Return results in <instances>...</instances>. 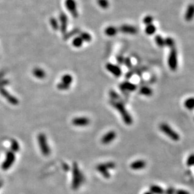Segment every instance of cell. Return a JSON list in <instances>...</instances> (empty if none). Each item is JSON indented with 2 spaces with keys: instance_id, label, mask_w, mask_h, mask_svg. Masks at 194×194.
<instances>
[{
  "instance_id": "obj_1",
  "label": "cell",
  "mask_w": 194,
  "mask_h": 194,
  "mask_svg": "<svg viewBox=\"0 0 194 194\" xmlns=\"http://www.w3.org/2000/svg\"><path fill=\"white\" fill-rule=\"evenodd\" d=\"M110 104L119 112L123 119L124 122L126 124L130 125L131 124H132V118L130 116V114L128 113L122 102H118L117 101H111Z\"/></svg>"
},
{
  "instance_id": "obj_2",
  "label": "cell",
  "mask_w": 194,
  "mask_h": 194,
  "mask_svg": "<svg viewBox=\"0 0 194 194\" xmlns=\"http://www.w3.org/2000/svg\"><path fill=\"white\" fill-rule=\"evenodd\" d=\"M84 176L81 171L80 170L78 165L76 163H75L73 168L72 188L73 189H78L84 181Z\"/></svg>"
},
{
  "instance_id": "obj_3",
  "label": "cell",
  "mask_w": 194,
  "mask_h": 194,
  "mask_svg": "<svg viewBox=\"0 0 194 194\" xmlns=\"http://www.w3.org/2000/svg\"><path fill=\"white\" fill-rule=\"evenodd\" d=\"M160 130L165 134L168 138L174 141H179L180 137L178 133H176L173 128H171L167 123H161L159 125Z\"/></svg>"
},
{
  "instance_id": "obj_4",
  "label": "cell",
  "mask_w": 194,
  "mask_h": 194,
  "mask_svg": "<svg viewBox=\"0 0 194 194\" xmlns=\"http://www.w3.org/2000/svg\"><path fill=\"white\" fill-rule=\"evenodd\" d=\"M38 143L39 146L41 149V151L43 154V155L47 156L50 155V148L49 146L47 138L46 135L43 133H40L38 136Z\"/></svg>"
},
{
  "instance_id": "obj_5",
  "label": "cell",
  "mask_w": 194,
  "mask_h": 194,
  "mask_svg": "<svg viewBox=\"0 0 194 194\" xmlns=\"http://www.w3.org/2000/svg\"><path fill=\"white\" fill-rule=\"evenodd\" d=\"M168 64L169 69L175 71L178 67V55H177V51L176 49L172 48L169 52L168 60Z\"/></svg>"
},
{
  "instance_id": "obj_6",
  "label": "cell",
  "mask_w": 194,
  "mask_h": 194,
  "mask_svg": "<svg viewBox=\"0 0 194 194\" xmlns=\"http://www.w3.org/2000/svg\"><path fill=\"white\" fill-rule=\"evenodd\" d=\"M15 161V155L14 154V152L12 151H8L6 155L5 160L3 161L2 166L3 170H7L8 169H9L14 163Z\"/></svg>"
},
{
  "instance_id": "obj_7",
  "label": "cell",
  "mask_w": 194,
  "mask_h": 194,
  "mask_svg": "<svg viewBox=\"0 0 194 194\" xmlns=\"http://www.w3.org/2000/svg\"><path fill=\"white\" fill-rule=\"evenodd\" d=\"M65 6L74 18L78 17L77 5L75 0H66Z\"/></svg>"
},
{
  "instance_id": "obj_8",
  "label": "cell",
  "mask_w": 194,
  "mask_h": 194,
  "mask_svg": "<svg viewBox=\"0 0 194 194\" xmlns=\"http://www.w3.org/2000/svg\"><path fill=\"white\" fill-rule=\"evenodd\" d=\"M59 20H60V25H59V29L61 32L63 34H65L67 32L68 29V18L67 15L61 12L59 15Z\"/></svg>"
},
{
  "instance_id": "obj_9",
  "label": "cell",
  "mask_w": 194,
  "mask_h": 194,
  "mask_svg": "<svg viewBox=\"0 0 194 194\" xmlns=\"http://www.w3.org/2000/svg\"><path fill=\"white\" fill-rule=\"evenodd\" d=\"M0 94L2 95L3 97H4L5 99H7V101L10 102V104L13 105H17L19 103V101L17 98L13 96L12 94H10L6 89H5L3 87L0 88Z\"/></svg>"
},
{
  "instance_id": "obj_10",
  "label": "cell",
  "mask_w": 194,
  "mask_h": 194,
  "mask_svg": "<svg viewBox=\"0 0 194 194\" xmlns=\"http://www.w3.org/2000/svg\"><path fill=\"white\" fill-rule=\"evenodd\" d=\"M105 67L108 71L112 73L116 77H119L122 74V70L119 66L114 65L111 63H107Z\"/></svg>"
},
{
  "instance_id": "obj_11",
  "label": "cell",
  "mask_w": 194,
  "mask_h": 194,
  "mask_svg": "<svg viewBox=\"0 0 194 194\" xmlns=\"http://www.w3.org/2000/svg\"><path fill=\"white\" fill-rule=\"evenodd\" d=\"M90 123V119L86 117H78L73 119L72 123L75 126L84 127L88 126Z\"/></svg>"
},
{
  "instance_id": "obj_12",
  "label": "cell",
  "mask_w": 194,
  "mask_h": 194,
  "mask_svg": "<svg viewBox=\"0 0 194 194\" xmlns=\"http://www.w3.org/2000/svg\"><path fill=\"white\" fill-rule=\"evenodd\" d=\"M117 134L114 131H110L106 133L102 138V143L104 144H109L112 142L116 138Z\"/></svg>"
},
{
  "instance_id": "obj_13",
  "label": "cell",
  "mask_w": 194,
  "mask_h": 194,
  "mask_svg": "<svg viewBox=\"0 0 194 194\" xmlns=\"http://www.w3.org/2000/svg\"><path fill=\"white\" fill-rule=\"evenodd\" d=\"M119 30L124 34H129L132 35H134L137 33V29L135 27L128 25H122L120 27Z\"/></svg>"
},
{
  "instance_id": "obj_14",
  "label": "cell",
  "mask_w": 194,
  "mask_h": 194,
  "mask_svg": "<svg viewBox=\"0 0 194 194\" xmlns=\"http://www.w3.org/2000/svg\"><path fill=\"white\" fill-rule=\"evenodd\" d=\"M120 89L122 91H134L137 89V86L130 82L125 81L120 84Z\"/></svg>"
},
{
  "instance_id": "obj_15",
  "label": "cell",
  "mask_w": 194,
  "mask_h": 194,
  "mask_svg": "<svg viewBox=\"0 0 194 194\" xmlns=\"http://www.w3.org/2000/svg\"><path fill=\"white\" fill-rule=\"evenodd\" d=\"M130 166L132 170H141V169L144 168L146 166V163L145 161L142 160H136L132 162L130 164Z\"/></svg>"
},
{
  "instance_id": "obj_16",
  "label": "cell",
  "mask_w": 194,
  "mask_h": 194,
  "mask_svg": "<svg viewBox=\"0 0 194 194\" xmlns=\"http://www.w3.org/2000/svg\"><path fill=\"white\" fill-rule=\"evenodd\" d=\"M194 17V5L190 4L188 7L185 12V19L187 22H190Z\"/></svg>"
},
{
  "instance_id": "obj_17",
  "label": "cell",
  "mask_w": 194,
  "mask_h": 194,
  "mask_svg": "<svg viewBox=\"0 0 194 194\" xmlns=\"http://www.w3.org/2000/svg\"><path fill=\"white\" fill-rule=\"evenodd\" d=\"M97 170L99 171L102 176L105 178H109L110 177V174L108 171L107 168L105 166L104 164H100L97 166Z\"/></svg>"
},
{
  "instance_id": "obj_18",
  "label": "cell",
  "mask_w": 194,
  "mask_h": 194,
  "mask_svg": "<svg viewBox=\"0 0 194 194\" xmlns=\"http://www.w3.org/2000/svg\"><path fill=\"white\" fill-rule=\"evenodd\" d=\"M119 29H117L116 27L114 26H110L105 29V34L108 37H114L117 35L118 33Z\"/></svg>"
},
{
  "instance_id": "obj_19",
  "label": "cell",
  "mask_w": 194,
  "mask_h": 194,
  "mask_svg": "<svg viewBox=\"0 0 194 194\" xmlns=\"http://www.w3.org/2000/svg\"><path fill=\"white\" fill-rule=\"evenodd\" d=\"M149 190L152 194H164V190L162 187L156 185H151Z\"/></svg>"
},
{
  "instance_id": "obj_20",
  "label": "cell",
  "mask_w": 194,
  "mask_h": 194,
  "mask_svg": "<svg viewBox=\"0 0 194 194\" xmlns=\"http://www.w3.org/2000/svg\"><path fill=\"white\" fill-rule=\"evenodd\" d=\"M33 74L38 79H44L46 77V72L41 68H35L33 71Z\"/></svg>"
},
{
  "instance_id": "obj_21",
  "label": "cell",
  "mask_w": 194,
  "mask_h": 194,
  "mask_svg": "<svg viewBox=\"0 0 194 194\" xmlns=\"http://www.w3.org/2000/svg\"><path fill=\"white\" fill-rule=\"evenodd\" d=\"M185 107L189 109L192 110L194 109V97H190L186 99V101L184 102Z\"/></svg>"
},
{
  "instance_id": "obj_22",
  "label": "cell",
  "mask_w": 194,
  "mask_h": 194,
  "mask_svg": "<svg viewBox=\"0 0 194 194\" xmlns=\"http://www.w3.org/2000/svg\"><path fill=\"white\" fill-rule=\"evenodd\" d=\"M80 30L79 29H78V28H77V29H73V30L70 31L69 32L66 33V34H64V35L63 39H64V40H68L69 39H70L71 37H73L74 35L80 34Z\"/></svg>"
},
{
  "instance_id": "obj_23",
  "label": "cell",
  "mask_w": 194,
  "mask_h": 194,
  "mask_svg": "<svg viewBox=\"0 0 194 194\" xmlns=\"http://www.w3.org/2000/svg\"><path fill=\"white\" fill-rule=\"evenodd\" d=\"M139 92L146 96H151L152 94V91L148 87H142L140 90H139Z\"/></svg>"
},
{
  "instance_id": "obj_24",
  "label": "cell",
  "mask_w": 194,
  "mask_h": 194,
  "mask_svg": "<svg viewBox=\"0 0 194 194\" xmlns=\"http://www.w3.org/2000/svg\"><path fill=\"white\" fill-rule=\"evenodd\" d=\"M72 44H73V45L75 47L80 48L83 45V40H82V39L80 37H76L73 39Z\"/></svg>"
},
{
  "instance_id": "obj_25",
  "label": "cell",
  "mask_w": 194,
  "mask_h": 194,
  "mask_svg": "<svg viewBox=\"0 0 194 194\" xmlns=\"http://www.w3.org/2000/svg\"><path fill=\"white\" fill-rule=\"evenodd\" d=\"M156 27L152 24H150L146 26L145 29V32L148 35H153L156 32Z\"/></svg>"
},
{
  "instance_id": "obj_26",
  "label": "cell",
  "mask_w": 194,
  "mask_h": 194,
  "mask_svg": "<svg viewBox=\"0 0 194 194\" xmlns=\"http://www.w3.org/2000/svg\"><path fill=\"white\" fill-rule=\"evenodd\" d=\"M49 22H50V24L52 27V28L55 31H57L59 29V24L58 22V20H56V18H54V17H52L50 18L49 20Z\"/></svg>"
},
{
  "instance_id": "obj_27",
  "label": "cell",
  "mask_w": 194,
  "mask_h": 194,
  "mask_svg": "<svg viewBox=\"0 0 194 194\" xmlns=\"http://www.w3.org/2000/svg\"><path fill=\"white\" fill-rule=\"evenodd\" d=\"M62 82L69 85L73 82V77L69 74H65L62 77Z\"/></svg>"
},
{
  "instance_id": "obj_28",
  "label": "cell",
  "mask_w": 194,
  "mask_h": 194,
  "mask_svg": "<svg viewBox=\"0 0 194 194\" xmlns=\"http://www.w3.org/2000/svg\"><path fill=\"white\" fill-rule=\"evenodd\" d=\"M11 149L13 152H18L20 149L19 144L15 139H12L11 141Z\"/></svg>"
},
{
  "instance_id": "obj_29",
  "label": "cell",
  "mask_w": 194,
  "mask_h": 194,
  "mask_svg": "<svg viewBox=\"0 0 194 194\" xmlns=\"http://www.w3.org/2000/svg\"><path fill=\"white\" fill-rule=\"evenodd\" d=\"M155 42L157 44L158 46H159V47H163L165 45H164V39H163L162 38V37L159 35H157L155 37Z\"/></svg>"
},
{
  "instance_id": "obj_30",
  "label": "cell",
  "mask_w": 194,
  "mask_h": 194,
  "mask_svg": "<svg viewBox=\"0 0 194 194\" xmlns=\"http://www.w3.org/2000/svg\"><path fill=\"white\" fill-rule=\"evenodd\" d=\"M82 40H83V42H90L91 40V36L90 35V34L87 33V32H81L80 33V36Z\"/></svg>"
},
{
  "instance_id": "obj_31",
  "label": "cell",
  "mask_w": 194,
  "mask_h": 194,
  "mask_svg": "<svg viewBox=\"0 0 194 194\" xmlns=\"http://www.w3.org/2000/svg\"><path fill=\"white\" fill-rule=\"evenodd\" d=\"M164 45L167 47L172 49L175 47V41L172 38L168 37L166 39H164Z\"/></svg>"
},
{
  "instance_id": "obj_32",
  "label": "cell",
  "mask_w": 194,
  "mask_h": 194,
  "mask_svg": "<svg viewBox=\"0 0 194 194\" xmlns=\"http://www.w3.org/2000/svg\"><path fill=\"white\" fill-rule=\"evenodd\" d=\"M98 3L103 9H107L109 7V3L107 0H98Z\"/></svg>"
},
{
  "instance_id": "obj_33",
  "label": "cell",
  "mask_w": 194,
  "mask_h": 194,
  "mask_svg": "<svg viewBox=\"0 0 194 194\" xmlns=\"http://www.w3.org/2000/svg\"><path fill=\"white\" fill-rule=\"evenodd\" d=\"M186 164L188 166H194V153L191 154L187 158Z\"/></svg>"
},
{
  "instance_id": "obj_34",
  "label": "cell",
  "mask_w": 194,
  "mask_h": 194,
  "mask_svg": "<svg viewBox=\"0 0 194 194\" xmlns=\"http://www.w3.org/2000/svg\"><path fill=\"white\" fill-rule=\"evenodd\" d=\"M69 87H70L69 85H68V84L63 83V82H60L57 85V88L59 90H61V91L68 90V89H69Z\"/></svg>"
},
{
  "instance_id": "obj_35",
  "label": "cell",
  "mask_w": 194,
  "mask_h": 194,
  "mask_svg": "<svg viewBox=\"0 0 194 194\" xmlns=\"http://www.w3.org/2000/svg\"><path fill=\"white\" fill-rule=\"evenodd\" d=\"M109 96L110 97V98L112 99V101H116V100H118L119 99V95L114 91H112L111 90L110 92H109Z\"/></svg>"
},
{
  "instance_id": "obj_36",
  "label": "cell",
  "mask_w": 194,
  "mask_h": 194,
  "mask_svg": "<svg viewBox=\"0 0 194 194\" xmlns=\"http://www.w3.org/2000/svg\"><path fill=\"white\" fill-rule=\"evenodd\" d=\"M152 21H153V18H152V17H151L150 15H147V16L145 17L144 20H143L144 24H145L146 25L152 24Z\"/></svg>"
},
{
  "instance_id": "obj_37",
  "label": "cell",
  "mask_w": 194,
  "mask_h": 194,
  "mask_svg": "<svg viewBox=\"0 0 194 194\" xmlns=\"http://www.w3.org/2000/svg\"><path fill=\"white\" fill-rule=\"evenodd\" d=\"M104 165L107 168L108 170L114 169L115 168V164L114 162H107V163H104Z\"/></svg>"
},
{
  "instance_id": "obj_38",
  "label": "cell",
  "mask_w": 194,
  "mask_h": 194,
  "mask_svg": "<svg viewBox=\"0 0 194 194\" xmlns=\"http://www.w3.org/2000/svg\"><path fill=\"white\" fill-rule=\"evenodd\" d=\"M124 63L125 64V65L128 68H131L132 66V62L130 60V59L129 58H126V59H124Z\"/></svg>"
},
{
  "instance_id": "obj_39",
  "label": "cell",
  "mask_w": 194,
  "mask_h": 194,
  "mask_svg": "<svg viewBox=\"0 0 194 194\" xmlns=\"http://www.w3.org/2000/svg\"><path fill=\"white\" fill-rule=\"evenodd\" d=\"M175 191H176V190L174 188L169 187L166 190H164V193H165V194H175Z\"/></svg>"
},
{
  "instance_id": "obj_40",
  "label": "cell",
  "mask_w": 194,
  "mask_h": 194,
  "mask_svg": "<svg viewBox=\"0 0 194 194\" xmlns=\"http://www.w3.org/2000/svg\"><path fill=\"white\" fill-rule=\"evenodd\" d=\"M175 194H190V192L187 190H182V189H178L175 191Z\"/></svg>"
},
{
  "instance_id": "obj_41",
  "label": "cell",
  "mask_w": 194,
  "mask_h": 194,
  "mask_svg": "<svg viewBox=\"0 0 194 194\" xmlns=\"http://www.w3.org/2000/svg\"><path fill=\"white\" fill-rule=\"evenodd\" d=\"M9 84L8 80H1L0 81V88L3 87V86H7Z\"/></svg>"
},
{
  "instance_id": "obj_42",
  "label": "cell",
  "mask_w": 194,
  "mask_h": 194,
  "mask_svg": "<svg viewBox=\"0 0 194 194\" xmlns=\"http://www.w3.org/2000/svg\"><path fill=\"white\" fill-rule=\"evenodd\" d=\"M116 59H117V61L118 62L119 64H122L124 62V57L122 56V55H119L116 57Z\"/></svg>"
},
{
  "instance_id": "obj_43",
  "label": "cell",
  "mask_w": 194,
  "mask_h": 194,
  "mask_svg": "<svg viewBox=\"0 0 194 194\" xmlns=\"http://www.w3.org/2000/svg\"><path fill=\"white\" fill-rule=\"evenodd\" d=\"M3 185V181H2V180H0V188H1L2 187Z\"/></svg>"
},
{
  "instance_id": "obj_44",
  "label": "cell",
  "mask_w": 194,
  "mask_h": 194,
  "mask_svg": "<svg viewBox=\"0 0 194 194\" xmlns=\"http://www.w3.org/2000/svg\"><path fill=\"white\" fill-rule=\"evenodd\" d=\"M144 194H152L150 191H146L145 193H144Z\"/></svg>"
}]
</instances>
